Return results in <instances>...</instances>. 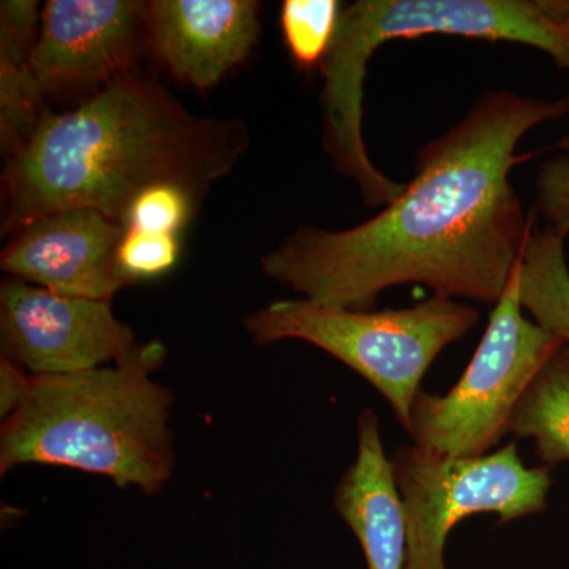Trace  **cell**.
<instances>
[{"label": "cell", "mask_w": 569, "mask_h": 569, "mask_svg": "<svg viewBox=\"0 0 569 569\" xmlns=\"http://www.w3.org/2000/svg\"><path fill=\"white\" fill-rule=\"evenodd\" d=\"M569 114V97L479 96L448 132L417 153L415 178L348 230L302 224L260 258L261 272L302 299L370 310L381 291L419 283L433 295L496 306L533 231L512 187L518 144Z\"/></svg>", "instance_id": "cell-1"}, {"label": "cell", "mask_w": 569, "mask_h": 569, "mask_svg": "<svg viewBox=\"0 0 569 569\" xmlns=\"http://www.w3.org/2000/svg\"><path fill=\"white\" fill-rule=\"evenodd\" d=\"M249 146L241 119L193 114L132 71L73 110L48 112L29 144L7 160L2 238L73 208L123 224L137 197L157 186L183 187L203 200Z\"/></svg>", "instance_id": "cell-2"}, {"label": "cell", "mask_w": 569, "mask_h": 569, "mask_svg": "<svg viewBox=\"0 0 569 569\" xmlns=\"http://www.w3.org/2000/svg\"><path fill=\"white\" fill-rule=\"evenodd\" d=\"M167 348L137 343L112 367L31 376L28 396L0 433V473L39 463L77 468L118 488L157 493L174 467L170 389L152 380Z\"/></svg>", "instance_id": "cell-3"}, {"label": "cell", "mask_w": 569, "mask_h": 569, "mask_svg": "<svg viewBox=\"0 0 569 569\" xmlns=\"http://www.w3.org/2000/svg\"><path fill=\"white\" fill-rule=\"evenodd\" d=\"M426 36L527 44L569 73V0H356L343 7L320 67L321 142L337 173L359 192L385 182L362 133L367 66L389 41Z\"/></svg>", "instance_id": "cell-4"}, {"label": "cell", "mask_w": 569, "mask_h": 569, "mask_svg": "<svg viewBox=\"0 0 569 569\" xmlns=\"http://www.w3.org/2000/svg\"><path fill=\"white\" fill-rule=\"evenodd\" d=\"M478 321L473 306L447 296L385 310L339 309L299 298L254 310L246 329L258 346L302 340L339 359L385 397L407 430L427 370Z\"/></svg>", "instance_id": "cell-5"}, {"label": "cell", "mask_w": 569, "mask_h": 569, "mask_svg": "<svg viewBox=\"0 0 569 569\" xmlns=\"http://www.w3.org/2000/svg\"><path fill=\"white\" fill-rule=\"evenodd\" d=\"M523 312L518 264L458 383L447 395L419 391L407 429L413 445L451 458H478L508 436L520 397L563 346Z\"/></svg>", "instance_id": "cell-6"}, {"label": "cell", "mask_w": 569, "mask_h": 569, "mask_svg": "<svg viewBox=\"0 0 569 569\" xmlns=\"http://www.w3.org/2000/svg\"><path fill=\"white\" fill-rule=\"evenodd\" d=\"M391 460L406 511V569H447L445 548L460 520L493 515L508 523L539 515L552 488L550 468L527 467L516 440L478 458L406 445Z\"/></svg>", "instance_id": "cell-7"}, {"label": "cell", "mask_w": 569, "mask_h": 569, "mask_svg": "<svg viewBox=\"0 0 569 569\" xmlns=\"http://www.w3.org/2000/svg\"><path fill=\"white\" fill-rule=\"evenodd\" d=\"M7 358L31 376H67L118 362L137 347L111 301L52 293L18 279L0 287Z\"/></svg>", "instance_id": "cell-8"}, {"label": "cell", "mask_w": 569, "mask_h": 569, "mask_svg": "<svg viewBox=\"0 0 569 569\" xmlns=\"http://www.w3.org/2000/svg\"><path fill=\"white\" fill-rule=\"evenodd\" d=\"M146 44V2L50 0L31 70L47 97L99 92L132 73Z\"/></svg>", "instance_id": "cell-9"}, {"label": "cell", "mask_w": 569, "mask_h": 569, "mask_svg": "<svg viewBox=\"0 0 569 569\" xmlns=\"http://www.w3.org/2000/svg\"><path fill=\"white\" fill-rule=\"evenodd\" d=\"M123 234V224L97 209H63L10 236L0 266L52 293L111 301L130 284L118 263Z\"/></svg>", "instance_id": "cell-10"}, {"label": "cell", "mask_w": 569, "mask_h": 569, "mask_svg": "<svg viewBox=\"0 0 569 569\" xmlns=\"http://www.w3.org/2000/svg\"><path fill=\"white\" fill-rule=\"evenodd\" d=\"M260 13L257 0H151L146 44L176 81L208 92L249 61Z\"/></svg>", "instance_id": "cell-11"}, {"label": "cell", "mask_w": 569, "mask_h": 569, "mask_svg": "<svg viewBox=\"0 0 569 569\" xmlns=\"http://www.w3.org/2000/svg\"><path fill=\"white\" fill-rule=\"evenodd\" d=\"M335 505L365 552L369 569L407 568V520L377 413L358 419V452L337 485Z\"/></svg>", "instance_id": "cell-12"}, {"label": "cell", "mask_w": 569, "mask_h": 569, "mask_svg": "<svg viewBox=\"0 0 569 569\" xmlns=\"http://www.w3.org/2000/svg\"><path fill=\"white\" fill-rule=\"evenodd\" d=\"M508 436L530 438L542 466L569 463V346L549 356L520 397Z\"/></svg>", "instance_id": "cell-13"}, {"label": "cell", "mask_w": 569, "mask_h": 569, "mask_svg": "<svg viewBox=\"0 0 569 569\" xmlns=\"http://www.w3.org/2000/svg\"><path fill=\"white\" fill-rule=\"evenodd\" d=\"M520 305L531 320L569 346V266L565 238L531 231L519 263Z\"/></svg>", "instance_id": "cell-14"}, {"label": "cell", "mask_w": 569, "mask_h": 569, "mask_svg": "<svg viewBox=\"0 0 569 569\" xmlns=\"http://www.w3.org/2000/svg\"><path fill=\"white\" fill-rule=\"evenodd\" d=\"M43 89L31 66L0 59V151L3 160L21 152L47 118Z\"/></svg>", "instance_id": "cell-15"}, {"label": "cell", "mask_w": 569, "mask_h": 569, "mask_svg": "<svg viewBox=\"0 0 569 569\" xmlns=\"http://www.w3.org/2000/svg\"><path fill=\"white\" fill-rule=\"evenodd\" d=\"M342 6L339 0H284L280 29L296 69L312 71L323 66L339 28Z\"/></svg>", "instance_id": "cell-16"}, {"label": "cell", "mask_w": 569, "mask_h": 569, "mask_svg": "<svg viewBox=\"0 0 569 569\" xmlns=\"http://www.w3.org/2000/svg\"><path fill=\"white\" fill-rule=\"evenodd\" d=\"M201 200L179 186H157L142 192L130 206L126 228L152 233L181 234Z\"/></svg>", "instance_id": "cell-17"}, {"label": "cell", "mask_w": 569, "mask_h": 569, "mask_svg": "<svg viewBox=\"0 0 569 569\" xmlns=\"http://www.w3.org/2000/svg\"><path fill=\"white\" fill-rule=\"evenodd\" d=\"M181 260L179 234L126 228L119 246L118 263L130 284L152 280L173 271Z\"/></svg>", "instance_id": "cell-18"}, {"label": "cell", "mask_w": 569, "mask_h": 569, "mask_svg": "<svg viewBox=\"0 0 569 569\" xmlns=\"http://www.w3.org/2000/svg\"><path fill=\"white\" fill-rule=\"evenodd\" d=\"M40 21V3L36 0L0 2V59L28 66L39 40Z\"/></svg>", "instance_id": "cell-19"}, {"label": "cell", "mask_w": 569, "mask_h": 569, "mask_svg": "<svg viewBox=\"0 0 569 569\" xmlns=\"http://www.w3.org/2000/svg\"><path fill=\"white\" fill-rule=\"evenodd\" d=\"M535 212L548 222L550 230L567 239L569 234V156L549 157L539 167Z\"/></svg>", "instance_id": "cell-20"}, {"label": "cell", "mask_w": 569, "mask_h": 569, "mask_svg": "<svg viewBox=\"0 0 569 569\" xmlns=\"http://www.w3.org/2000/svg\"><path fill=\"white\" fill-rule=\"evenodd\" d=\"M31 376L21 372L20 366L2 356L0 361V413L9 418L28 396Z\"/></svg>", "instance_id": "cell-21"}, {"label": "cell", "mask_w": 569, "mask_h": 569, "mask_svg": "<svg viewBox=\"0 0 569 569\" xmlns=\"http://www.w3.org/2000/svg\"><path fill=\"white\" fill-rule=\"evenodd\" d=\"M567 144H568V146H567V151H565V152H567V153H568V156H569V140L567 141Z\"/></svg>", "instance_id": "cell-22"}]
</instances>
